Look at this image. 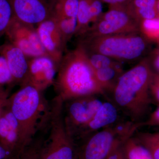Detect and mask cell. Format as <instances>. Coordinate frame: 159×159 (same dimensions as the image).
<instances>
[{
	"instance_id": "1",
	"label": "cell",
	"mask_w": 159,
	"mask_h": 159,
	"mask_svg": "<svg viewBox=\"0 0 159 159\" xmlns=\"http://www.w3.org/2000/svg\"><path fill=\"white\" fill-rule=\"evenodd\" d=\"M53 85L56 96L64 102L91 95L107 98L96 79L85 51L78 44L64 54Z\"/></svg>"
},
{
	"instance_id": "2",
	"label": "cell",
	"mask_w": 159,
	"mask_h": 159,
	"mask_svg": "<svg viewBox=\"0 0 159 159\" xmlns=\"http://www.w3.org/2000/svg\"><path fill=\"white\" fill-rule=\"evenodd\" d=\"M152 74L146 62L139 63L124 72L111 93L110 99L129 120L141 123L150 108Z\"/></svg>"
},
{
	"instance_id": "3",
	"label": "cell",
	"mask_w": 159,
	"mask_h": 159,
	"mask_svg": "<svg viewBox=\"0 0 159 159\" xmlns=\"http://www.w3.org/2000/svg\"><path fill=\"white\" fill-rule=\"evenodd\" d=\"M43 92L29 84L8 97L6 105L18 122L24 147L30 144L48 121L50 103Z\"/></svg>"
},
{
	"instance_id": "4",
	"label": "cell",
	"mask_w": 159,
	"mask_h": 159,
	"mask_svg": "<svg viewBox=\"0 0 159 159\" xmlns=\"http://www.w3.org/2000/svg\"><path fill=\"white\" fill-rule=\"evenodd\" d=\"M77 44L86 53L103 54L117 61H131L145 51L146 43L139 32L89 36L80 35Z\"/></svg>"
},
{
	"instance_id": "5",
	"label": "cell",
	"mask_w": 159,
	"mask_h": 159,
	"mask_svg": "<svg viewBox=\"0 0 159 159\" xmlns=\"http://www.w3.org/2000/svg\"><path fill=\"white\" fill-rule=\"evenodd\" d=\"M63 106L64 101L57 96L50 102L41 159H77L78 146L66 129Z\"/></svg>"
},
{
	"instance_id": "6",
	"label": "cell",
	"mask_w": 159,
	"mask_h": 159,
	"mask_svg": "<svg viewBox=\"0 0 159 159\" xmlns=\"http://www.w3.org/2000/svg\"><path fill=\"white\" fill-rule=\"evenodd\" d=\"M140 125L122 120L92 134L79 142L77 159H107L116 142L133 135Z\"/></svg>"
},
{
	"instance_id": "7",
	"label": "cell",
	"mask_w": 159,
	"mask_h": 159,
	"mask_svg": "<svg viewBox=\"0 0 159 159\" xmlns=\"http://www.w3.org/2000/svg\"><path fill=\"white\" fill-rule=\"evenodd\" d=\"M140 21L126 2L110 6L108 11L102 13L87 31L80 35L97 36L136 33L140 31Z\"/></svg>"
},
{
	"instance_id": "8",
	"label": "cell",
	"mask_w": 159,
	"mask_h": 159,
	"mask_svg": "<svg viewBox=\"0 0 159 159\" xmlns=\"http://www.w3.org/2000/svg\"><path fill=\"white\" fill-rule=\"evenodd\" d=\"M100 96L80 97L64 102L63 116L66 129L75 142L80 132L104 102Z\"/></svg>"
},
{
	"instance_id": "9",
	"label": "cell",
	"mask_w": 159,
	"mask_h": 159,
	"mask_svg": "<svg viewBox=\"0 0 159 159\" xmlns=\"http://www.w3.org/2000/svg\"><path fill=\"white\" fill-rule=\"evenodd\" d=\"M5 35L9 42L21 50L29 58L48 56L35 26L23 22L13 16Z\"/></svg>"
},
{
	"instance_id": "10",
	"label": "cell",
	"mask_w": 159,
	"mask_h": 159,
	"mask_svg": "<svg viewBox=\"0 0 159 159\" xmlns=\"http://www.w3.org/2000/svg\"><path fill=\"white\" fill-rule=\"evenodd\" d=\"M14 17L36 26L53 13L54 0H10Z\"/></svg>"
},
{
	"instance_id": "11",
	"label": "cell",
	"mask_w": 159,
	"mask_h": 159,
	"mask_svg": "<svg viewBox=\"0 0 159 159\" xmlns=\"http://www.w3.org/2000/svg\"><path fill=\"white\" fill-rule=\"evenodd\" d=\"M36 29L46 54L56 64L58 68L67 46L65 43L55 19L51 16L38 25Z\"/></svg>"
},
{
	"instance_id": "12",
	"label": "cell",
	"mask_w": 159,
	"mask_h": 159,
	"mask_svg": "<svg viewBox=\"0 0 159 159\" xmlns=\"http://www.w3.org/2000/svg\"><path fill=\"white\" fill-rule=\"evenodd\" d=\"M57 70L56 64L48 56L29 58V75L25 84L44 92L53 85Z\"/></svg>"
},
{
	"instance_id": "13",
	"label": "cell",
	"mask_w": 159,
	"mask_h": 159,
	"mask_svg": "<svg viewBox=\"0 0 159 159\" xmlns=\"http://www.w3.org/2000/svg\"><path fill=\"white\" fill-rule=\"evenodd\" d=\"M121 113L109 98L106 99L88 124L80 132L75 142H80L92 134L122 121Z\"/></svg>"
},
{
	"instance_id": "14",
	"label": "cell",
	"mask_w": 159,
	"mask_h": 159,
	"mask_svg": "<svg viewBox=\"0 0 159 159\" xmlns=\"http://www.w3.org/2000/svg\"><path fill=\"white\" fill-rule=\"evenodd\" d=\"M0 143L15 157L25 148L18 122L6 103L0 118Z\"/></svg>"
},
{
	"instance_id": "15",
	"label": "cell",
	"mask_w": 159,
	"mask_h": 159,
	"mask_svg": "<svg viewBox=\"0 0 159 159\" xmlns=\"http://www.w3.org/2000/svg\"><path fill=\"white\" fill-rule=\"evenodd\" d=\"M0 55L6 59L13 85L25 84L28 80L29 58L21 50L8 42L0 45Z\"/></svg>"
},
{
	"instance_id": "16",
	"label": "cell",
	"mask_w": 159,
	"mask_h": 159,
	"mask_svg": "<svg viewBox=\"0 0 159 159\" xmlns=\"http://www.w3.org/2000/svg\"><path fill=\"white\" fill-rule=\"evenodd\" d=\"M94 71L99 85L108 98L107 94L111 93L119 77L124 72L122 64Z\"/></svg>"
},
{
	"instance_id": "17",
	"label": "cell",
	"mask_w": 159,
	"mask_h": 159,
	"mask_svg": "<svg viewBox=\"0 0 159 159\" xmlns=\"http://www.w3.org/2000/svg\"><path fill=\"white\" fill-rule=\"evenodd\" d=\"M122 148L126 159H153L148 149L134 134L123 142Z\"/></svg>"
},
{
	"instance_id": "18",
	"label": "cell",
	"mask_w": 159,
	"mask_h": 159,
	"mask_svg": "<svg viewBox=\"0 0 159 159\" xmlns=\"http://www.w3.org/2000/svg\"><path fill=\"white\" fill-rule=\"evenodd\" d=\"M77 25L74 36L78 37L87 31L92 24L90 0H79Z\"/></svg>"
},
{
	"instance_id": "19",
	"label": "cell",
	"mask_w": 159,
	"mask_h": 159,
	"mask_svg": "<svg viewBox=\"0 0 159 159\" xmlns=\"http://www.w3.org/2000/svg\"><path fill=\"white\" fill-rule=\"evenodd\" d=\"M79 0H54L52 16L56 18L77 19Z\"/></svg>"
},
{
	"instance_id": "20",
	"label": "cell",
	"mask_w": 159,
	"mask_h": 159,
	"mask_svg": "<svg viewBox=\"0 0 159 159\" xmlns=\"http://www.w3.org/2000/svg\"><path fill=\"white\" fill-rule=\"evenodd\" d=\"M45 136V129H41L30 144L26 146L14 159H41Z\"/></svg>"
},
{
	"instance_id": "21",
	"label": "cell",
	"mask_w": 159,
	"mask_h": 159,
	"mask_svg": "<svg viewBox=\"0 0 159 159\" xmlns=\"http://www.w3.org/2000/svg\"><path fill=\"white\" fill-rule=\"evenodd\" d=\"M134 136L148 149L153 159H159V132H140Z\"/></svg>"
},
{
	"instance_id": "22",
	"label": "cell",
	"mask_w": 159,
	"mask_h": 159,
	"mask_svg": "<svg viewBox=\"0 0 159 159\" xmlns=\"http://www.w3.org/2000/svg\"><path fill=\"white\" fill-rule=\"evenodd\" d=\"M13 16L10 0H0V39L6 34Z\"/></svg>"
},
{
	"instance_id": "23",
	"label": "cell",
	"mask_w": 159,
	"mask_h": 159,
	"mask_svg": "<svg viewBox=\"0 0 159 159\" xmlns=\"http://www.w3.org/2000/svg\"><path fill=\"white\" fill-rule=\"evenodd\" d=\"M85 53L89 62L94 71L121 64L120 61H117L103 54L86 52Z\"/></svg>"
},
{
	"instance_id": "24",
	"label": "cell",
	"mask_w": 159,
	"mask_h": 159,
	"mask_svg": "<svg viewBox=\"0 0 159 159\" xmlns=\"http://www.w3.org/2000/svg\"><path fill=\"white\" fill-rule=\"evenodd\" d=\"M142 29L148 37L153 39L159 38V19L144 20L140 23V29Z\"/></svg>"
},
{
	"instance_id": "25",
	"label": "cell",
	"mask_w": 159,
	"mask_h": 159,
	"mask_svg": "<svg viewBox=\"0 0 159 159\" xmlns=\"http://www.w3.org/2000/svg\"><path fill=\"white\" fill-rule=\"evenodd\" d=\"M0 84L13 85V79L5 58L0 55Z\"/></svg>"
},
{
	"instance_id": "26",
	"label": "cell",
	"mask_w": 159,
	"mask_h": 159,
	"mask_svg": "<svg viewBox=\"0 0 159 159\" xmlns=\"http://www.w3.org/2000/svg\"><path fill=\"white\" fill-rule=\"evenodd\" d=\"M156 0H129L127 3L133 9L154 8Z\"/></svg>"
},
{
	"instance_id": "27",
	"label": "cell",
	"mask_w": 159,
	"mask_h": 159,
	"mask_svg": "<svg viewBox=\"0 0 159 159\" xmlns=\"http://www.w3.org/2000/svg\"><path fill=\"white\" fill-rule=\"evenodd\" d=\"M124 141L119 140L116 142L107 159H126L122 148V143Z\"/></svg>"
},
{
	"instance_id": "28",
	"label": "cell",
	"mask_w": 159,
	"mask_h": 159,
	"mask_svg": "<svg viewBox=\"0 0 159 159\" xmlns=\"http://www.w3.org/2000/svg\"><path fill=\"white\" fill-rule=\"evenodd\" d=\"M150 90L154 99L159 105V75H152Z\"/></svg>"
},
{
	"instance_id": "29",
	"label": "cell",
	"mask_w": 159,
	"mask_h": 159,
	"mask_svg": "<svg viewBox=\"0 0 159 159\" xmlns=\"http://www.w3.org/2000/svg\"><path fill=\"white\" fill-rule=\"evenodd\" d=\"M141 126H159V105L146 121L141 122Z\"/></svg>"
},
{
	"instance_id": "30",
	"label": "cell",
	"mask_w": 159,
	"mask_h": 159,
	"mask_svg": "<svg viewBox=\"0 0 159 159\" xmlns=\"http://www.w3.org/2000/svg\"><path fill=\"white\" fill-rule=\"evenodd\" d=\"M13 154L0 143V159H14Z\"/></svg>"
},
{
	"instance_id": "31",
	"label": "cell",
	"mask_w": 159,
	"mask_h": 159,
	"mask_svg": "<svg viewBox=\"0 0 159 159\" xmlns=\"http://www.w3.org/2000/svg\"><path fill=\"white\" fill-rule=\"evenodd\" d=\"M9 90L6 89L4 85L0 84V100L7 99L9 97Z\"/></svg>"
},
{
	"instance_id": "32",
	"label": "cell",
	"mask_w": 159,
	"mask_h": 159,
	"mask_svg": "<svg viewBox=\"0 0 159 159\" xmlns=\"http://www.w3.org/2000/svg\"><path fill=\"white\" fill-rule=\"evenodd\" d=\"M128 1L129 0H101L102 2L107 3L109 4L110 6L123 4Z\"/></svg>"
},
{
	"instance_id": "33",
	"label": "cell",
	"mask_w": 159,
	"mask_h": 159,
	"mask_svg": "<svg viewBox=\"0 0 159 159\" xmlns=\"http://www.w3.org/2000/svg\"><path fill=\"white\" fill-rule=\"evenodd\" d=\"M7 99H1L0 100V118H1V116H2L3 108H4V107L6 104Z\"/></svg>"
},
{
	"instance_id": "34",
	"label": "cell",
	"mask_w": 159,
	"mask_h": 159,
	"mask_svg": "<svg viewBox=\"0 0 159 159\" xmlns=\"http://www.w3.org/2000/svg\"><path fill=\"white\" fill-rule=\"evenodd\" d=\"M155 66L157 70L159 72V56L157 57V58L156 61Z\"/></svg>"
},
{
	"instance_id": "35",
	"label": "cell",
	"mask_w": 159,
	"mask_h": 159,
	"mask_svg": "<svg viewBox=\"0 0 159 159\" xmlns=\"http://www.w3.org/2000/svg\"><path fill=\"white\" fill-rule=\"evenodd\" d=\"M158 7H159V4H158Z\"/></svg>"
}]
</instances>
